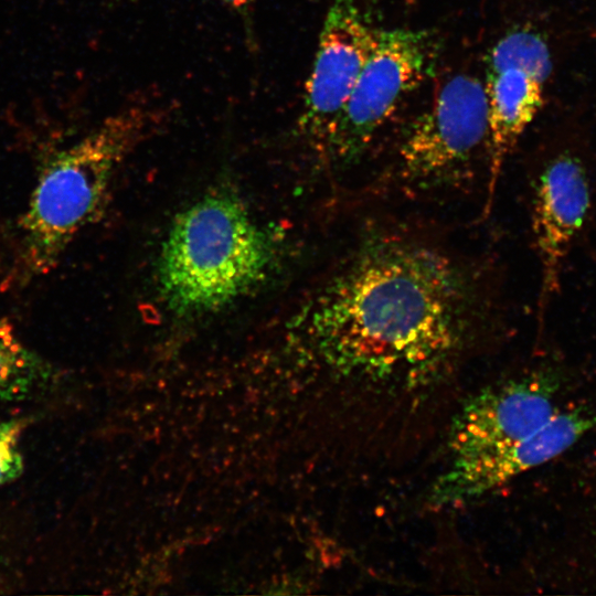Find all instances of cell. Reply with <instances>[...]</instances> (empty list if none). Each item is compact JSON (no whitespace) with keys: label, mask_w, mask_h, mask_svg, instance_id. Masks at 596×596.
<instances>
[{"label":"cell","mask_w":596,"mask_h":596,"mask_svg":"<svg viewBox=\"0 0 596 596\" xmlns=\"http://www.w3.org/2000/svg\"><path fill=\"white\" fill-rule=\"evenodd\" d=\"M488 132L483 83L470 74H456L409 125L375 189L408 199L468 190L482 151L488 157Z\"/></svg>","instance_id":"4"},{"label":"cell","mask_w":596,"mask_h":596,"mask_svg":"<svg viewBox=\"0 0 596 596\" xmlns=\"http://www.w3.org/2000/svg\"><path fill=\"white\" fill-rule=\"evenodd\" d=\"M377 30L356 0H333L306 82L299 127L322 148L371 52Z\"/></svg>","instance_id":"9"},{"label":"cell","mask_w":596,"mask_h":596,"mask_svg":"<svg viewBox=\"0 0 596 596\" xmlns=\"http://www.w3.org/2000/svg\"><path fill=\"white\" fill-rule=\"evenodd\" d=\"M596 427V411L557 412L533 434L470 456L451 458L435 480L428 501L456 505L503 485L521 472L550 461Z\"/></svg>","instance_id":"10"},{"label":"cell","mask_w":596,"mask_h":596,"mask_svg":"<svg viewBox=\"0 0 596 596\" xmlns=\"http://www.w3.org/2000/svg\"><path fill=\"white\" fill-rule=\"evenodd\" d=\"M274 254L269 234L240 199L205 194L171 223L158 257L159 292L178 316L214 312L260 284Z\"/></svg>","instance_id":"2"},{"label":"cell","mask_w":596,"mask_h":596,"mask_svg":"<svg viewBox=\"0 0 596 596\" xmlns=\"http://www.w3.org/2000/svg\"><path fill=\"white\" fill-rule=\"evenodd\" d=\"M560 384V373L544 368L472 395L453 419L448 435L451 458L507 445L536 432L558 412L554 402Z\"/></svg>","instance_id":"7"},{"label":"cell","mask_w":596,"mask_h":596,"mask_svg":"<svg viewBox=\"0 0 596 596\" xmlns=\"http://www.w3.org/2000/svg\"><path fill=\"white\" fill-rule=\"evenodd\" d=\"M22 428L18 421L0 423V485L14 480L23 471L19 447Z\"/></svg>","instance_id":"12"},{"label":"cell","mask_w":596,"mask_h":596,"mask_svg":"<svg viewBox=\"0 0 596 596\" xmlns=\"http://www.w3.org/2000/svg\"><path fill=\"white\" fill-rule=\"evenodd\" d=\"M551 66L545 41L525 29L507 33L487 55L488 178L482 219L492 209L508 156L542 105Z\"/></svg>","instance_id":"6"},{"label":"cell","mask_w":596,"mask_h":596,"mask_svg":"<svg viewBox=\"0 0 596 596\" xmlns=\"http://www.w3.org/2000/svg\"><path fill=\"white\" fill-rule=\"evenodd\" d=\"M486 269L415 226L370 223L305 306L302 338L342 377L430 379L494 326Z\"/></svg>","instance_id":"1"},{"label":"cell","mask_w":596,"mask_h":596,"mask_svg":"<svg viewBox=\"0 0 596 596\" xmlns=\"http://www.w3.org/2000/svg\"><path fill=\"white\" fill-rule=\"evenodd\" d=\"M435 47L429 34L380 30L376 43L321 150L338 168L362 159L398 103L430 74Z\"/></svg>","instance_id":"5"},{"label":"cell","mask_w":596,"mask_h":596,"mask_svg":"<svg viewBox=\"0 0 596 596\" xmlns=\"http://www.w3.org/2000/svg\"><path fill=\"white\" fill-rule=\"evenodd\" d=\"M164 118L159 107H125L46 161L21 220L28 270L54 267L74 236L99 215L120 163Z\"/></svg>","instance_id":"3"},{"label":"cell","mask_w":596,"mask_h":596,"mask_svg":"<svg viewBox=\"0 0 596 596\" xmlns=\"http://www.w3.org/2000/svg\"><path fill=\"white\" fill-rule=\"evenodd\" d=\"M52 375L51 368L19 340L8 322L0 320V400H23Z\"/></svg>","instance_id":"11"},{"label":"cell","mask_w":596,"mask_h":596,"mask_svg":"<svg viewBox=\"0 0 596 596\" xmlns=\"http://www.w3.org/2000/svg\"><path fill=\"white\" fill-rule=\"evenodd\" d=\"M592 174L572 150L551 156L532 183L531 227L541 267L540 321L560 289L564 262L589 217Z\"/></svg>","instance_id":"8"},{"label":"cell","mask_w":596,"mask_h":596,"mask_svg":"<svg viewBox=\"0 0 596 596\" xmlns=\"http://www.w3.org/2000/svg\"><path fill=\"white\" fill-rule=\"evenodd\" d=\"M223 3L236 10H243L248 7L254 0H221Z\"/></svg>","instance_id":"13"}]
</instances>
